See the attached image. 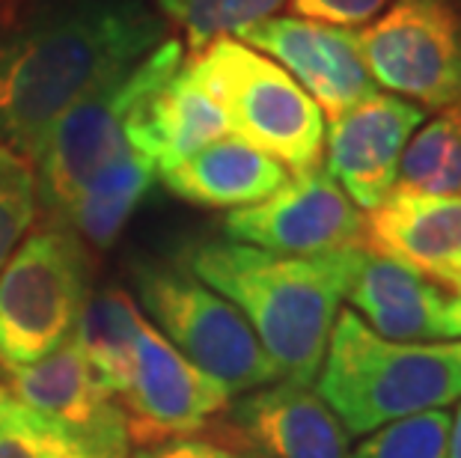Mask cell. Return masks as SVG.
I'll return each mask as SVG.
<instances>
[{
	"label": "cell",
	"instance_id": "484cf974",
	"mask_svg": "<svg viewBox=\"0 0 461 458\" xmlns=\"http://www.w3.org/2000/svg\"><path fill=\"white\" fill-rule=\"evenodd\" d=\"M289 4L301 18L355 31L357 24H369L390 0H289Z\"/></svg>",
	"mask_w": 461,
	"mask_h": 458
},
{
	"label": "cell",
	"instance_id": "8fae6325",
	"mask_svg": "<svg viewBox=\"0 0 461 458\" xmlns=\"http://www.w3.org/2000/svg\"><path fill=\"white\" fill-rule=\"evenodd\" d=\"M235 39L283 66L321 107L325 120H337L355 104L378 95L351 27L321 24L301 15H271Z\"/></svg>",
	"mask_w": 461,
	"mask_h": 458
},
{
	"label": "cell",
	"instance_id": "7a4b0ae2",
	"mask_svg": "<svg viewBox=\"0 0 461 458\" xmlns=\"http://www.w3.org/2000/svg\"><path fill=\"white\" fill-rule=\"evenodd\" d=\"M366 247L286 256L239 241H200L182 268L223 295L286 382L312 384Z\"/></svg>",
	"mask_w": 461,
	"mask_h": 458
},
{
	"label": "cell",
	"instance_id": "9a60e30c",
	"mask_svg": "<svg viewBox=\"0 0 461 458\" xmlns=\"http://www.w3.org/2000/svg\"><path fill=\"white\" fill-rule=\"evenodd\" d=\"M346 301L384 339L461 343V292L440 286L378 253H363Z\"/></svg>",
	"mask_w": 461,
	"mask_h": 458
},
{
	"label": "cell",
	"instance_id": "cb8c5ba5",
	"mask_svg": "<svg viewBox=\"0 0 461 458\" xmlns=\"http://www.w3.org/2000/svg\"><path fill=\"white\" fill-rule=\"evenodd\" d=\"M449 423L453 417L447 411L405 417L363 435L348 458H447Z\"/></svg>",
	"mask_w": 461,
	"mask_h": 458
},
{
	"label": "cell",
	"instance_id": "5bb4252c",
	"mask_svg": "<svg viewBox=\"0 0 461 458\" xmlns=\"http://www.w3.org/2000/svg\"><path fill=\"white\" fill-rule=\"evenodd\" d=\"M223 441L257 458H348V432L312 384L274 382L227 405Z\"/></svg>",
	"mask_w": 461,
	"mask_h": 458
},
{
	"label": "cell",
	"instance_id": "7c38bea8",
	"mask_svg": "<svg viewBox=\"0 0 461 458\" xmlns=\"http://www.w3.org/2000/svg\"><path fill=\"white\" fill-rule=\"evenodd\" d=\"M6 393L104 458L131 455L120 402L99 384L72 339L39 364L6 369Z\"/></svg>",
	"mask_w": 461,
	"mask_h": 458
},
{
	"label": "cell",
	"instance_id": "f1b7e54d",
	"mask_svg": "<svg viewBox=\"0 0 461 458\" xmlns=\"http://www.w3.org/2000/svg\"><path fill=\"white\" fill-rule=\"evenodd\" d=\"M4 396H6V387H4V384H0V402H4Z\"/></svg>",
	"mask_w": 461,
	"mask_h": 458
},
{
	"label": "cell",
	"instance_id": "e0dca14e",
	"mask_svg": "<svg viewBox=\"0 0 461 458\" xmlns=\"http://www.w3.org/2000/svg\"><path fill=\"white\" fill-rule=\"evenodd\" d=\"M363 247L461 292V197L393 191L366 214Z\"/></svg>",
	"mask_w": 461,
	"mask_h": 458
},
{
	"label": "cell",
	"instance_id": "52a82bcc",
	"mask_svg": "<svg viewBox=\"0 0 461 458\" xmlns=\"http://www.w3.org/2000/svg\"><path fill=\"white\" fill-rule=\"evenodd\" d=\"M134 286L143 310L152 316V325L167 337V343L205 375L221 382L230 396L250 393L283 378L248 319L188 268L137 262Z\"/></svg>",
	"mask_w": 461,
	"mask_h": 458
},
{
	"label": "cell",
	"instance_id": "ba28073f",
	"mask_svg": "<svg viewBox=\"0 0 461 458\" xmlns=\"http://www.w3.org/2000/svg\"><path fill=\"white\" fill-rule=\"evenodd\" d=\"M355 39L375 86L423 111L461 104V13L453 0H390Z\"/></svg>",
	"mask_w": 461,
	"mask_h": 458
},
{
	"label": "cell",
	"instance_id": "277c9868",
	"mask_svg": "<svg viewBox=\"0 0 461 458\" xmlns=\"http://www.w3.org/2000/svg\"><path fill=\"white\" fill-rule=\"evenodd\" d=\"M182 63L185 42L167 36L140 63L107 75L57 116L31 158L36 200L39 209L48 211V220H60L75 193L129 146L125 125L134 107Z\"/></svg>",
	"mask_w": 461,
	"mask_h": 458
},
{
	"label": "cell",
	"instance_id": "83f0119b",
	"mask_svg": "<svg viewBox=\"0 0 461 458\" xmlns=\"http://www.w3.org/2000/svg\"><path fill=\"white\" fill-rule=\"evenodd\" d=\"M447 458H461V405L456 420L449 423V437H447Z\"/></svg>",
	"mask_w": 461,
	"mask_h": 458
},
{
	"label": "cell",
	"instance_id": "4316f807",
	"mask_svg": "<svg viewBox=\"0 0 461 458\" xmlns=\"http://www.w3.org/2000/svg\"><path fill=\"white\" fill-rule=\"evenodd\" d=\"M129 458H257V455L223 441V437L188 435V437H170V441L140 446Z\"/></svg>",
	"mask_w": 461,
	"mask_h": 458
},
{
	"label": "cell",
	"instance_id": "d4e9b609",
	"mask_svg": "<svg viewBox=\"0 0 461 458\" xmlns=\"http://www.w3.org/2000/svg\"><path fill=\"white\" fill-rule=\"evenodd\" d=\"M36 211L33 164L9 146H0V271L31 232Z\"/></svg>",
	"mask_w": 461,
	"mask_h": 458
},
{
	"label": "cell",
	"instance_id": "44dd1931",
	"mask_svg": "<svg viewBox=\"0 0 461 458\" xmlns=\"http://www.w3.org/2000/svg\"><path fill=\"white\" fill-rule=\"evenodd\" d=\"M396 191L461 197V104L438 111L414 131L402 152Z\"/></svg>",
	"mask_w": 461,
	"mask_h": 458
},
{
	"label": "cell",
	"instance_id": "2e32d148",
	"mask_svg": "<svg viewBox=\"0 0 461 458\" xmlns=\"http://www.w3.org/2000/svg\"><path fill=\"white\" fill-rule=\"evenodd\" d=\"M227 134L223 104L194 57H185L179 69L134 107L125 125V140L155 164L158 176Z\"/></svg>",
	"mask_w": 461,
	"mask_h": 458
},
{
	"label": "cell",
	"instance_id": "3957f363",
	"mask_svg": "<svg viewBox=\"0 0 461 458\" xmlns=\"http://www.w3.org/2000/svg\"><path fill=\"white\" fill-rule=\"evenodd\" d=\"M316 393L348 435L444 411L461 402V343H396L355 310H339Z\"/></svg>",
	"mask_w": 461,
	"mask_h": 458
},
{
	"label": "cell",
	"instance_id": "ffe728a7",
	"mask_svg": "<svg viewBox=\"0 0 461 458\" xmlns=\"http://www.w3.org/2000/svg\"><path fill=\"white\" fill-rule=\"evenodd\" d=\"M140 310L120 286L90 289L77 319L72 343L81 348L93 375L113 399L129 384L137 337H140Z\"/></svg>",
	"mask_w": 461,
	"mask_h": 458
},
{
	"label": "cell",
	"instance_id": "8992f818",
	"mask_svg": "<svg viewBox=\"0 0 461 458\" xmlns=\"http://www.w3.org/2000/svg\"><path fill=\"white\" fill-rule=\"evenodd\" d=\"M194 60L221 99L232 138L277 158L286 170L319 167L325 113L283 66L235 36L214 39Z\"/></svg>",
	"mask_w": 461,
	"mask_h": 458
},
{
	"label": "cell",
	"instance_id": "4fadbf2b",
	"mask_svg": "<svg viewBox=\"0 0 461 458\" xmlns=\"http://www.w3.org/2000/svg\"><path fill=\"white\" fill-rule=\"evenodd\" d=\"M426 122V111L399 95H372L325 129L328 176L360 211H372L396 191L402 152Z\"/></svg>",
	"mask_w": 461,
	"mask_h": 458
},
{
	"label": "cell",
	"instance_id": "ac0fdd59",
	"mask_svg": "<svg viewBox=\"0 0 461 458\" xmlns=\"http://www.w3.org/2000/svg\"><path fill=\"white\" fill-rule=\"evenodd\" d=\"M161 179L164 188L185 202L232 211L274 193L289 179V170L239 138H221L185 158L179 167L161 173Z\"/></svg>",
	"mask_w": 461,
	"mask_h": 458
},
{
	"label": "cell",
	"instance_id": "30bf717a",
	"mask_svg": "<svg viewBox=\"0 0 461 458\" xmlns=\"http://www.w3.org/2000/svg\"><path fill=\"white\" fill-rule=\"evenodd\" d=\"M116 402L125 414L131 444L149 446L170 437L200 435L227 411L232 396L221 382L176 352L143 316L129 384Z\"/></svg>",
	"mask_w": 461,
	"mask_h": 458
},
{
	"label": "cell",
	"instance_id": "603a6c76",
	"mask_svg": "<svg viewBox=\"0 0 461 458\" xmlns=\"http://www.w3.org/2000/svg\"><path fill=\"white\" fill-rule=\"evenodd\" d=\"M0 458H104L13 396L0 402Z\"/></svg>",
	"mask_w": 461,
	"mask_h": 458
},
{
	"label": "cell",
	"instance_id": "6da1fadb",
	"mask_svg": "<svg viewBox=\"0 0 461 458\" xmlns=\"http://www.w3.org/2000/svg\"><path fill=\"white\" fill-rule=\"evenodd\" d=\"M164 39L152 0H0V146L31 161L68 104Z\"/></svg>",
	"mask_w": 461,
	"mask_h": 458
},
{
	"label": "cell",
	"instance_id": "7402d4cb",
	"mask_svg": "<svg viewBox=\"0 0 461 458\" xmlns=\"http://www.w3.org/2000/svg\"><path fill=\"white\" fill-rule=\"evenodd\" d=\"M286 4L289 0H155L158 13L182 27L194 54H200L214 39L239 36L277 15Z\"/></svg>",
	"mask_w": 461,
	"mask_h": 458
},
{
	"label": "cell",
	"instance_id": "9c48e42d",
	"mask_svg": "<svg viewBox=\"0 0 461 458\" xmlns=\"http://www.w3.org/2000/svg\"><path fill=\"white\" fill-rule=\"evenodd\" d=\"M223 232L230 241L259 250L319 256V253L363 247L366 214L319 164L289 176L277 191L253 206L232 209L223 218Z\"/></svg>",
	"mask_w": 461,
	"mask_h": 458
},
{
	"label": "cell",
	"instance_id": "d6986e66",
	"mask_svg": "<svg viewBox=\"0 0 461 458\" xmlns=\"http://www.w3.org/2000/svg\"><path fill=\"white\" fill-rule=\"evenodd\" d=\"M155 176H158L155 164L129 143L75 193L63 218L54 223L68 227L86 247L107 250L122 236L125 223L131 220L134 209L149 193Z\"/></svg>",
	"mask_w": 461,
	"mask_h": 458
},
{
	"label": "cell",
	"instance_id": "5b68a950",
	"mask_svg": "<svg viewBox=\"0 0 461 458\" xmlns=\"http://www.w3.org/2000/svg\"><path fill=\"white\" fill-rule=\"evenodd\" d=\"M90 295V247L63 223H39L0 271V366H31L75 337Z\"/></svg>",
	"mask_w": 461,
	"mask_h": 458
}]
</instances>
